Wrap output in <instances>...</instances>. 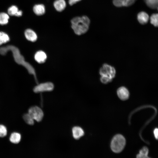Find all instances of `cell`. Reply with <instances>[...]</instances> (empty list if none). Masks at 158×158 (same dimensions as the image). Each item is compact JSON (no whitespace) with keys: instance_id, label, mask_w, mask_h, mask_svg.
I'll use <instances>...</instances> for the list:
<instances>
[{"instance_id":"17","label":"cell","mask_w":158,"mask_h":158,"mask_svg":"<svg viewBox=\"0 0 158 158\" xmlns=\"http://www.w3.org/2000/svg\"><path fill=\"white\" fill-rule=\"evenodd\" d=\"M147 5L150 8L155 9L158 6V0H144Z\"/></svg>"},{"instance_id":"16","label":"cell","mask_w":158,"mask_h":158,"mask_svg":"<svg viewBox=\"0 0 158 158\" xmlns=\"http://www.w3.org/2000/svg\"><path fill=\"white\" fill-rule=\"evenodd\" d=\"M21 139L20 134L16 132L12 133L10 136L9 140L10 142L14 144H18L20 141Z\"/></svg>"},{"instance_id":"25","label":"cell","mask_w":158,"mask_h":158,"mask_svg":"<svg viewBox=\"0 0 158 158\" xmlns=\"http://www.w3.org/2000/svg\"><path fill=\"white\" fill-rule=\"evenodd\" d=\"M81 0H69L68 2L70 5H72Z\"/></svg>"},{"instance_id":"11","label":"cell","mask_w":158,"mask_h":158,"mask_svg":"<svg viewBox=\"0 0 158 158\" xmlns=\"http://www.w3.org/2000/svg\"><path fill=\"white\" fill-rule=\"evenodd\" d=\"M25 35L26 38L29 41L34 42L37 39V35L36 33L31 29H27L25 32Z\"/></svg>"},{"instance_id":"2","label":"cell","mask_w":158,"mask_h":158,"mask_svg":"<svg viewBox=\"0 0 158 158\" xmlns=\"http://www.w3.org/2000/svg\"><path fill=\"white\" fill-rule=\"evenodd\" d=\"M71 28L75 33L78 35H81L86 32L89 29L90 20L86 16L76 17L73 18L71 21Z\"/></svg>"},{"instance_id":"27","label":"cell","mask_w":158,"mask_h":158,"mask_svg":"<svg viewBox=\"0 0 158 158\" xmlns=\"http://www.w3.org/2000/svg\"><path fill=\"white\" fill-rule=\"evenodd\" d=\"M157 8L158 10V6L157 7Z\"/></svg>"},{"instance_id":"19","label":"cell","mask_w":158,"mask_h":158,"mask_svg":"<svg viewBox=\"0 0 158 158\" xmlns=\"http://www.w3.org/2000/svg\"><path fill=\"white\" fill-rule=\"evenodd\" d=\"M9 19L8 15L6 13H0V24L4 25L7 24Z\"/></svg>"},{"instance_id":"3","label":"cell","mask_w":158,"mask_h":158,"mask_svg":"<svg viewBox=\"0 0 158 158\" xmlns=\"http://www.w3.org/2000/svg\"><path fill=\"white\" fill-rule=\"evenodd\" d=\"M126 144V140L122 135L118 134L113 138L111 142V147L113 151L119 153L123 149Z\"/></svg>"},{"instance_id":"23","label":"cell","mask_w":158,"mask_h":158,"mask_svg":"<svg viewBox=\"0 0 158 158\" xmlns=\"http://www.w3.org/2000/svg\"><path fill=\"white\" fill-rule=\"evenodd\" d=\"M7 134V130L4 125H0V137H4Z\"/></svg>"},{"instance_id":"1","label":"cell","mask_w":158,"mask_h":158,"mask_svg":"<svg viewBox=\"0 0 158 158\" xmlns=\"http://www.w3.org/2000/svg\"><path fill=\"white\" fill-rule=\"evenodd\" d=\"M9 50L12 51L16 62L18 64L24 66L30 74L33 75L36 82L38 84L35 68L30 63L25 61L24 57L20 54V51L18 48L12 45H8L6 47H1L0 48V54L4 55Z\"/></svg>"},{"instance_id":"8","label":"cell","mask_w":158,"mask_h":158,"mask_svg":"<svg viewBox=\"0 0 158 158\" xmlns=\"http://www.w3.org/2000/svg\"><path fill=\"white\" fill-rule=\"evenodd\" d=\"M137 0H113L114 5L117 7H128L133 5Z\"/></svg>"},{"instance_id":"26","label":"cell","mask_w":158,"mask_h":158,"mask_svg":"<svg viewBox=\"0 0 158 158\" xmlns=\"http://www.w3.org/2000/svg\"><path fill=\"white\" fill-rule=\"evenodd\" d=\"M154 134L155 138L158 140V128H155L154 131Z\"/></svg>"},{"instance_id":"15","label":"cell","mask_w":158,"mask_h":158,"mask_svg":"<svg viewBox=\"0 0 158 158\" xmlns=\"http://www.w3.org/2000/svg\"><path fill=\"white\" fill-rule=\"evenodd\" d=\"M33 10L34 13L37 15L41 16L44 14L45 12V8L42 4H38L33 7Z\"/></svg>"},{"instance_id":"22","label":"cell","mask_w":158,"mask_h":158,"mask_svg":"<svg viewBox=\"0 0 158 158\" xmlns=\"http://www.w3.org/2000/svg\"><path fill=\"white\" fill-rule=\"evenodd\" d=\"M150 23L154 26L158 27V13H154L150 18Z\"/></svg>"},{"instance_id":"7","label":"cell","mask_w":158,"mask_h":158,"mask_svg":"<svg viewBox=\"0 0 158 158\" xmlns=\"http://www.w3.org/2000/svg\"><path fill=\"white\" fill-rule=\"evenodd\" d=\"M117 93L118 97L123 100L127 99L129 96V91L124 86H121L119 87L117 90Z\"/></svg>"},{"instance_id":"18","label":"cell","mask_w":158,"mask_h":158,"mask_svg":"<svg viewBox=\"0 0 158 158\" xmlns=\"http://www.w3.org/2000/svg\"><path fill=\"white\" fill-rule=\"evenodd\" d=\"M148 150L145 147H143L139 151V153L137 155V157L139 158H149L148 156Z\"/></svg>"},{"instance_id":"24","label":"cell","mask_w":158,"mask_h":158,"mask_svg":"<svg viewBox=\"0 0 158 158\" xmlns=\"http://www.w3.org/2000/svg\"><path fill=\"white\" fill-rule=\"evenodd\" d=\"M112 80L109 78L104 77L101 76L100 78L101 82L104 84H107L110 83L112 81Z\"/></svg>"},{"instance_id":"10","label":"cell","mask_w":158,"mask_h":158,"mask_svg":"<svg viewBox=\"0 0 158 158\" xmlns=\"http://www.w3.org/2000/svg\"><path fill=\"white\" fill-rule=\"evenodd\" d=\"M138 20L142 25L146 24L149 19L148 15L145 12L141 11L139 13L137 16Z\"/></svg>"},{"instance_id":"21","label":"cell","mask_w":158,"mask_h":158,"mask_svg":"<svg viewBox=\"0 0 158 158\" xmlns=\"http://www.w3.org/2000/svg\"><path fill=\"white\" fill-rule=\"evenodd\" d=\"M9 40V37L7 34L0 32V45L7 42Z\"/></svg>"},{"instance_id":"12","label":"cell","mask_w":158,"mask_h":158,"mask_svg":"<svg viewBox=\"0 0 158 158\" xmlns=\"http://www.w3.org/2000/svg\"><path fill=\"white\" fill-rule=\"evenodd\" d=\"M72 131L73 137L76 140L79 139L84 134L83 129L79 127L75 126L73 127Z\"/></svg>"},{"instance_id":"5","label":"cell","mask_w":158,"mask_h":158,"mask_svg":"<svg viewBox=\"0 0 158 158\" xmlns=\"http://www.w3.org/2000/svg\"><path fill=\"white\" fill-rule=\"evenodd\" d=\"M28 113L34 120L38 122L41 121L44 116L42 110L39 107L36 106L30 107L28 109Z\"/></svg>"},{"instance_id":"9","label":"cell","mask_w":158,"mask_h":158,"mask_svg":"<svg viewBox=\"0 0 158 158\" xmlns=\"http://www.w3.org/2000/svg\"><path fill=\"white\" fill-rule=\"evenodd\" d=\"M47 57L45 53L41 50L37 51L34 55L35 60L39 63H44L46 60Z\"/></svg>"},{"instance_id":"20","label":"cell","mask_w":158,"mask_h":158,"mask_svg":"<svg viewBox=\"0 0 158 158\" xmlns=\"http://www.w3.org/2000/svg\"><path fill=\"white\" fill-rule=\"evenodd\" d=\"M23 118L26 123L28 125H32L34 123V119L28 113L24 114Z\"/></svg>"},{"instance_id":"14","label":"cell","mask_w":158,"mask_h":158,"mask_svg":"<svg viewBox=\"0 0 158 158\" xmlns=\"http://www.w3.org/2000/svg\"><path fill=\"white\" fill-rule=\"evenodd\" d=\"M8 14L11 16H15L17 17L21 16L22 12L19 10L18 7L15 6H12L10 7L8 10Z\"/></svg>"},{"instance_id":"4","label":"cell","mask_w":158,"mask_h":158,"mask_svg":"<svg viewBox=\"0 0 158 158\" xmlns=\"http://www.w3.org/2000/svg\"><path fill=\"white\" fill-rule=\"evenodd\" d=\"M99 73L101 76L107 77L113 80L115 77L116 71L114 67L104 63L100 68Z\"/></svg>"},{"instance_id":"13","label":"cell","mask_w":158,"mask_h":158,"mask_svg":"<svg viewBox=\"0 0 158 158\" xmlns=\"http://www.w3.org/2000/svg\"><path fill=\"white\" fill-rule=\"evenodd\" d=\"M54 5L57 11L61 12L65 8L66 4L65 0H56L54 3Z\"/></svg>"},{"instance_id":"6","label":"cell","mask_w":158,"mask_h":158,"mask_svg":"<svg viewBox=\"0 0 158 158\" xmlns=\"http://www.w3.org/2000/svg\"><path fill=\"white\" fill-rule=\"evenodd\" d=\"M54 86L53 84L50 82H47L37 84L33 88L34 92L36 93L45 92H49L53 90Z\"/></svg>"}]
</instances>
